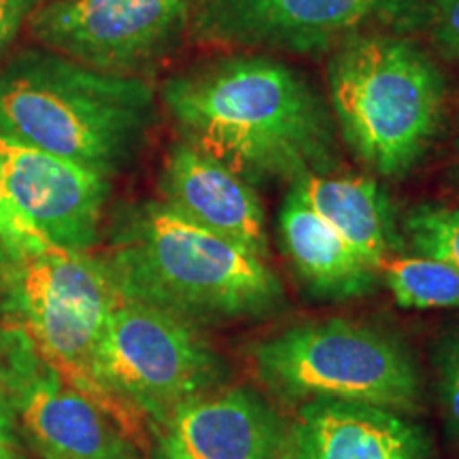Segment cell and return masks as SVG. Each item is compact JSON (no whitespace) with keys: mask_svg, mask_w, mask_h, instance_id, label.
Listing matches in <instances>:
<instances>
[{"mask_svg":"<svg viewBox=\"0 0 459 459\" xmlns=\"http://www.w3.org/2000/svg\"><path fill=\"white\" fill-rule=\"evenodd\" d=\"M196 0H45L28 17L41 48L113 74H134L189 30Z\"/></svg>","mask_w":459,"mask_h":459,"instance_id":"9","label":"cell"},{"mask_svg":"<svg viewBox=\"0 0 459 459\" xmlns=\"http://www.w3.org/2000/svg\"><path fill=\"white\" fill-rule=\"evenodd\" d=\"M438 398L449 432L459 438V330L449 332L436 347Z\"/></svg>","mask_w":459,"mask_h":459,"instance_id":"21","label":"cell"},{"mask_svg":"<svg viewBox=\"0 0 459 459\" xmlns=\"http://www.w3.org/2000/svg\"><path fill=\"white\" fill-rule=\"evenodd\" d=\"M160 99L183 141L249 186L328 175L336 126L313 83L285 62L232 54L166 79Z\"/></svg>","mask_w":459,"mask_h":459,"instance_id":"1","label":"cell"},{"mask_svg":"<svg viewBox=\"0 0 459 459\" xmlns=\"http://www.w3.org/2000/svg\"><path fill=\"white\" fill-rule=\"evenodd\" d=\"M15 429H17V415L13 395H11L7 375H4L3 358H0V443L15 446Z\"/></svg>","mask_w":459,"mask_h":459,"instance_id":"23","label":"cell"},{"mask_svg":"<svg viewBox=\"0 0 459 459\" xmlns=\"http://www.w3.org/2000/svg\"><path fill=\"white\" fill-rule=\"evenodd\" d=\"M160 194L164 204L189 221L268 260L266 220L254 187L200 149L186 141L169 149Z\"/></svg>","mask_w":459,"mask_h":459,"instance_id":"13","label":"cell"},{"mask_svg":"<svg viewBox=\"0 0 459 459\" xmlns=\"http://www.w3.org/2000/svg\"><path fill=\"white\" fill-rule=\"evenodd\" d=\"M281 243L298 277L317 296L358 298L377 283V273L315 211L290 189L279 213Z\"/></svg>","mask_w":459,"mask_h":459,"instance_id":"15","label":"cell"},{"mask_svg":"<svg viewBox=\"0 0 459 459\" xmlns=\"http://www.w3.org/2000/svg\"><path fill=\"white\" fill-rule=\"evenodd\" d=\"M419 0H196L189 32L230 48L324 54L364 30L412 32Z\"/></svg>","mask_w":459,"mask_h":459,"instance_id":"8","label":"cell"},{"mask_svg":"<svg viewBox=\"0 0 459 459\" xmlns=\"http://www.w3.org/2000/svg\"><path fill=\"white\" fill-rule=\"evenodd\" d=\"M257 372L287 400H342L412 411L421 375L404 344L344 319L294 325L260 342Z\"/></svg>","mask_w":459,"mask_h":459,"instance_id":"6","label":"cell"},{"mask_svg":"<svg viewBox=\"0 0 459 459\" xmlns=\"http://www.w3.org/2000/svg\"><path fill=\"white\" fill-rule=\"evenodd\" d=\"M4 336L3 361L15 415L43 459H136V446L83 394L39 359L22 330Z\"/></svg>","mask_w":459,"mask_h":459,"instance_id":"10","label":"cell"},{"mask_svg":"<svg viewBox=\"0 0 459 459\" xmlns=\"http://www.w3.org/2000/svg\"><path fill=\"white\" fill-rule=\"evenodd\" d=\"M0 290L3 317L24 332L39 359L94 402L136 449H147V421L108 389L100 372L102 334L122 298L105 260L51 247L20 257Z\"/></svg>","mask_w":459,"mask_h":459,"instance_id":"5","label":"cell"},{"mask_svg":"<svg viewBox=\"0 0 459 459\" xmlns=\"http://www.w3.org/2000/svg\"><path fill=\"white\" fill-rule=\"evenodd\" d=\"M304 203L334 228L344 243L378 274L394 255L395 230L389 203L370 177L304 175L291 183Z\"/></svg>","mask_w":459,"mask_h":459,"instance_id":"16","label":"cell"},{"mask_svg":"<svg viewBox=\"0 0 459 459\" xmlns=\"http://www.w3.org/2000/svg\"><path fill=\"white\" fill-rule=\"evenodd\" d=\"M37 3L39 0H0V54L9 48Z\"/></svg>","mask_w":459,"mask_h":459,"instance_id":"22","label":"cell"},{"mask_svg":"<svg viewBox=\"0 0 459 459\" xmlns=\"http://www.w3.org/2000/svg\"><path fill=\"white\" fill-rule=\"evenodd\" d=\"M156 119V91L134 74L102 73L45 48L0 68V134L111 175Z\"/></svg>","mask_w":459,"mask_h":459,"instance_id":"3","label":"cell"},{"mask_svg":"<svg viewBox=\"0 0 459 459\" xmlns=\"http://www.w3.org/2000/svg\"><path fill=\"white\" fill-rule=\"evenodd\" d=\"M160 443L170 459H287L290 429L260 395L232 389L181 404Z\"/></svg>","mask_w":459,"mask_h":459,"instance_id":"12","label":"cell"},{"mask_svg":"<svg viewBox=\"0 0 459 459\" xmlns=\"http://www.w3.org/2000/svg\"><path fill=\"white\" fill-rule=\"evenodd\" d=\"M404 234L419 255L443 260L459 271V209L419 204L404 217Z\"/></svg>","mask_w":459,"mask_h":459,"instance_id":"18","label":"cell"},{"mask_svg":"<svg viewBox=\"0 0 459 459\" xmlns=\"http://www.w3.org/2000/svg\"><path fill=\"white\" fill-rule=\"evenodd\" d=\"M105 264L126 300L186 321L262 317L283 304V285L264 257L164 203L117 217Z\"/></svg>","mask_w":459,"mask_h":459,"instance_id":"2","label":"cell"},{"mask_svg":"<svg viewBox=\"0 0 459 459\" xmlns=\"http://www.w3.org/2000/svg\"><path fill=\"white\" fill-rule=\"evenodd\" d=\"M153 459H170V457H164V455H160V457H153Z\"/></svg>","mask_w":459,"mask_h":459,"instance_id":"26","label":"cell"},{"mask_svg":"<svg viewBox=\"0 0 459 459\" xmlns=\"http://www.w3.org/2000/svg\"><path fill=\"white\" fill-rule=\"evenodd\" d=\"M0 240H3L15 260L26 255L43 254V251L56 247L39 232V228L22 213L20 206L9 196V189L4 186L3 169H0Z\"/></svg>","mask_w":459,"mask_h":459,"instance_id":"20","label":"cell"},{"mask_svg":"<svg viewBox=\"0 0 459 459\" xmlns=\"http://www.w3.org/2000/svg\"><path fill=\"white\" fill-rule=\"evenodd\" d=\"M17 260L13 255H11V251L4 247L3 240H0V287H3L4 279H7V274L11 273V268H13V264Z\"/></svg>","mask_w":459,"mask_h":459,"instance_id":"24","label":"cell"},{"mask_svg":"<svg viewBox=\"0 0 459 459\" xmlns=\"http://www.w3.org/2000/svg\"><path fill=\"white\" fill-rule=\"evenodd\" d=\"M412 32H423L449 60H459V0H419Z\"/></svg>","mask_w":459,"mask_h":459,"instance_id":"19","label":"cell"},{"mask_svg":"<svg viewBox=\"0 0 459 459\" xmlns=\"http://www.w3.org/2000/svg\"><path fill=\"white\" fill-rule=\"evenodd\" d=\"M287 459H432V445L398 411L321 398L298 412Z\"/></svg>","mask_w":459,"mask_h":459,"instance_id":"14","label":"cell"},{"mask_svg":"<svg viewBox=\"0 0 459 459\" xmlns=\"http://www.w3.org/2000/svg\"><path fill=\"white\" fill-rule=\"evenodd\" d=\"M0 459H17L15 446H11V445H3V443H0Z\"/></svg>","mask_w":459,"mask_h":459,"instance_id":"25","label":"cell"},{"mask_svg":"<svg viewBox=\"0 0 459 459\" xmlns=\"http://www.w3.org/2000/svg\"><path fill=\"white\" fill-rule=\"evenodd\" d=\"M99 361L108 389L158 429L223 378L221 361L189 321L126 298L108 313Z\"/></svg>","mask_w":459,"mask_h":459,"instance_id":"7","label":"cell"},{"mask_svg":"<svg viewBox=\"0 0 459 459\" xmlns=\"http://www.w3.org/2000/svg\"><path fill=\"white\" fill-rule=\"evenodd\" d=\"M330 111L342 141L383 177H404L445 122L446 82L411 37L364 30L332 49Z\"/></svg>","mask_w":459,"mask_h":459,"instance_id":"4","label":"cell"},{"mask_svg":"<svg viewBox=\"0 0 459 459\" xmlns=\"http://www.w3.org/2000/svg\"><path fill=\"white\" fill-rule=\"evenodd\" d=\"M0 169L9 196L51 245L88 254L99 243L107 175L4 134Z\"/></svg>","mask_w":459,"mask_h":459,"instance_id":"11","label":"cell"},{"mask_svg":"<svg viewBox=\"0 0 459 459\" xmlns=\"http://www.w3.org/2000/svg\"><path fill=\"white\" fill-rule=\"evenodd\" d=\"M383 281L402 308H459V271L429 255H392Z\"/></svg>","mask_w":459,"mask_h":459,"instance_id":"17","label":"cell"}]
</instances>
